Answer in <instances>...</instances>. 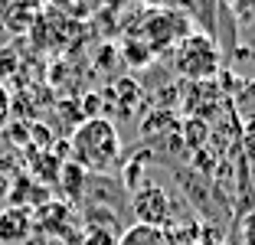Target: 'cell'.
<instances>
[{"instance_id":"6da1fadb","label":"cell","mask_w":255,"mask_h":245,"mask_svg":"<svg viewBox=\"0 0 255 245\" xmlns=\"http://www.w3.org/2000/svg\"><path fill=\"white\" fill-rule=\"evenodd\" d=\"M121 154L118 131L108 118H89L72 131V157L79 167L105 173Z\"/></svg>"},{"instance_id":"7a4b0ae2","label":"cell","mask_w":255,"mask_h":245,"mask_svg":"<svg viewBox=\"0 0 255 245\" xmlns=\"http://www.w3.org/2000/svg\"><path fill=\"white\" fill-rule=\"evenodd\" d=\"M173 66H177L180 75H187V79H210L219 69V49L206 33H187L177 43Z\"/></svg>"},{"instance_id":"3957f363","label":"cell","mask_w":255,"mask_h":245,"mask_svg":"<svg viewBox=\"0 0 255 245\" xmlns=\"http://www.w3.org/2000/svg\"><path fill=\"white\" fill-rule=\"evenodd\" d=\"M134 213H137V223L164 229V223L170 219V196L160 186H147L134 196Z\"/></svg>"},{"instance_id":"277c9868","label":"cell","mask_w":255,"mask_h":245,"mask_svg":"<svg viewBox=\"0 0 255 245\" xmlns=\"http://www.w3.org/2000/svg\"><path fill=\"white\" fill-rule=\"evenodd\" d=\"M39 13V0H0V20L13 33L26 30Z\"/></svg>"},{"instance_id":"5b68a950","label":"cell","mask_w":255,"mask_h":245,"mask_svg":"<svg viewBox=\"0 0 255 245\" xmlns=\"http://www.w3.org/2000/svg\"><path fill=\"white\" fill-rule=\"evenodd\" d=\"M118 245H170V239H167V232L157 229V226L134 223L125 236L118 239Z\"/></svg>"},{"instance_id":"8992f818","label":"cell","mask_w":255,"mask_h":245,"mask_svg":"<svg viewBox=\"0 0 255 245\" xmlns=\"http://www.w3.org/2000/svg\"><path fill=\"white\" fill-rule=\"evenodd\" d=\"M30 229V216L23 209H7L0 216V242H20Z\"/></svg>"},{"instance_id":"52a82bcc","label":"cell","mask_w":255,"mask_h":245,"mask_svg":"<svg viewBox=\"0 0 255 245\" xmlns=\"http://www.w3.org/2000/svg\"><path fill=\"white\" fill-rule=\"evenodd\" d=\"M7 121H10V92L3 89V82H0V131L7 127Z\"/></svg>"},{"instance_id":"ba28073f","label":"cell","mask_w":255,"mask_h":245,"mask_svg":"<svg viewBox=\"0 0 255 245\" xmlns=\"http://www.w3.org/2000/svg\"><path fill=\"white\" fill-rule=\"evenodd\" d=\"M7 190H10V177H0V200L7 196Z\"/></svg>"}]
</instances>
